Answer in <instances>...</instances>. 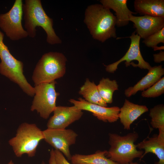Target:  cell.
Segmentation results:
<instances>
[{
	"mask_svg": "<svg viewBox=\"0 0 164 164\" xmlns=\"http://www.w3.org/2000/svg\"><path fill=\"white\" fill-rule=\"evenodd\" d=\"M127 0H101L100 2L104 6L112 9L115 12L116 26L121 27L128 24L129 16L136 12L130 10L127 5Z\"/></svg>",
	"mask_w": 164,
	"mask_h": 164,
	"instance_id": "e0dca14e",
	"label": "cell"
},
{
	"mask_svg": "<svg viewBox=\"0 0 164 164\" xmlns=\"http://www.w3.org/2000/svg\"><path fill=\"white\" fill-rule=\"evenodd\" d=\"M154 61L156 63H160L164 60V52L161 50L158 53L153 54Z\"/></svg>",
	"mask_w": 164,
	"mask_h": 164,
	"instance_id": "484cf974",
	"label": "cell"
},
{
	"mask_svg": "<svg viewBox=\"0 0 164 164\" xmlns=\"http://www.w3.org/2000/svg\"><path fill=\"white\" fill-rule=\"evenodd\" d=\"M129 20L133 23L135 32L144 39L164 27V17L148 15L137 16L131 15Z\"/></svg>",
	"mask_w": 164,
	"mask_h": 164,
	"instance_id": "4fadbf2b",
	"label": "cell"
},
{
	"mask_svg": "<svg viewBox=\"0 0 164 164\" xmlns=\"http://www.w3.org/2000/svg\"><path fill=\"white\" fill-rule=\"evenodd\" d=\"M134 6L140 15L164 17V0H135Z\"/></svg>",
	"mask_w": 164,
	"mask_h": 164,
	"instance_id": "ac0fdd59",
	"label": "cell"
},
{
	"mask_svg": "<svg viewBox=\"0 0 164 164\" xmlns=\"http://www.w3.org/2000/svg\"><path fill=\"white\" fill-rule=\"evenodd\" d=\"M44 140L70 160V146L76 143L77 134L71 129H52L43 131Z\"/></svg>",
	"mask_w": 164,
	"mask_h": 164,
	"instance_id": "9c48e42d",
	"label": "cell"
},
{
	"mask_svg": "<svg viewBox=\"0 0 164 164\" xmlns=\"http://www.w3.org/2000/svg\"><path fill=\"white\" fill-rule=\"evenodd\" d=\"M131 39L129 47L125 55L117 61L106 66L105 70L109 73H114L118 69V65L122 62L125 61L126 67L132 65L135 67H138L141 69L148 70L152 67L144 59L140 49L141 38L135 31L128 37Z\"/></svg>",
	"mask_w": 164,
	"mask_h": 164,
	"instance_id": "30bf717a",
	"label": "cell"
},
{
	"mask_svg": "<svg viewBox=\"0 0 164 164\" xmlns=\"http://www.w3.org/2000/svg\"><path fill=\"white\" fill-rule=\"evenodd\" d=\"M7 164H14V162L12 160H11Z\"/></svg>",
	"mask_w": 164,
	"mask_h": 164,
	"instance_id": "f1b7e54d",
	"label": "cell"
},
{
	"mask_svg": "<svg viewBox=\"0 0 164 164\" xmlns=\"http://www.w3.org/2000/svg\"><path fill=\"white\" fill-rule=\"evenodd\" d=\"M159 130L158 135L155 134L151 137H148L136 145L137 148L145 150L140 160L150 152L155 155L159 159L154 164H164V131Z\"/></svg>",
	"mask_w": 164,
	"mask_h": 164,
	"instance_id": "5bb4252c",
	"label": "cell"
},
{
	"mask_svg": "<svg viewBox=\"0 0 164 164\" xmlns=\"http://www.w3.org/2000/svg\"><path fill=\"white\" fill-rule=\"evenodd\" d=\"M107 151H98L88 155L75 154L72 155V164H119L106 157Z\"/></svg>",
	"mask_w": 164,
	"mask_h": 164,
	"instance_id": "d6986e66",
	"label": "cell"
},
{
	"mask_svg": "<svg viewBox=\"0 0 164 164\" xmlns=\"http://www.w3.org/2000/svg\"><path fill=\"white\" fill-rule=\"evenodd\" d=\"M164 93V77L161 78L152 86L144 91L141 96L145 97H155Z\"/></svg>",
	"mask_w": 164,
	"mask_h": 164,
	"instance_id": "603a6c76",
	"label": "cell"
},
{
	"mask_svg": "<svg viewBox=\"0 0 164 164\" xmlns=\"http://www.w3.org/2000/svg\"><path fill=\"white\" fill-rule=\"evenodd\" d=\"M147 74L133 87H130L125 91L126 97H129L138 91H144L151 87L164 74V69L162 65L152 67Z\"/></svg>",
	"mask_w": 164,
	"mask_h": 164,
	"instance_id": "9a60e30c",
	"label": "cell"
},
{
	"mask_svg": "<svg viewBox=\"0 0 164 164\" xmlns=\"http://www.w3.org/2000/svg\"><path fill=\"white\" fill-rule=\"evenodd\" d=\"M138 137V134L136 132L128 133L124 136L109 133L108 143L110 147L106 156L119 164L130 163L135 158L140 159L144 152L138 150L134 144Z\"/></svg>",
	"mask_w": 164,
	"mask_h": 164,
	"instance_id": "3957f363",
	"label": "cell"
},
{
	"mask_svg": "<svg viewBox=\"0 0 164 164\" xmlns=\"http://www.w3.org/2000/svg\"><path fill=\"white\" fill-rule=\"evenodd\" d=\"M82 111L74 105L56 106L53 111V115L47 123V128L52 129H66L81 118L84 113Z\"/></svg>",
	"mask_w": 164,
	"mask_h": 164,
	"instance_id": "8fae6325",
	"label": "cell"
},
{
	"mask_svg": "<svg viewBox=\"0 0 164 164\" xmlns=\"http://www.w3.org/2000/svg\"><path fill=\"white\" fill-rule=\"evenodd\" d=\"M24 27L28 36L34 38L37 27H40L47 35L46 41L53 45L62 41L53 28V19L48 16L44 10L40 0H25L22 5Z\"/></svg>",
	"mask_w": 164,
	"mask_h": 164,
	"instance_id": "7a4b0ae2",
	"label": "cell"
},
{
	"mask_svg": "<svg viewBox=\"0 0 164 164\" xmlns=\"http://www.w3.org/2000/svg\"><path fill=\"white\" fill-rule=\"evenodd\" d=\"M99 94L103 100L107 104L113 101V95L114 91L118 90V85L115 80L103 78L97 85Z\"/></svg>",
	"mask_w": 164,
	"mask_h": 164,
	"instance_id": "44dd1931",
	"label": "cell"
},
{
	"mask_svg": "<svg viewBox=\"0 0 164 164\" xmlns=\"http://www.w3.org/2000/svg\"><path fill=\"white\" fill-rule=\"evenodd\" d=\"M57 84L55 80L35 86V96L30 110L36 111L40 117L44 119L48 118L56 107V101L60 93L55 90Z\"/></svg>",
	"mask_w": 164,
	"mask_h": 164,
	"instance_id": "52a82bcc",
	"label": "cell"
},
{
	"mask_svg": "<svg viewBox=\"0 0 164 164\" xmlns=\"http://www.w3.org/2000/svg\"><path fill=\"white\" fill-rule=\"evenodd\" d=\"M4 36V33L0 30V73L17 84L28 95L32 97L35 94L34 88L24 75L23 63L10 53L3 42Z\"/></svg>",
	"mask_w": 164,
	"mask_h": 164,
	"instance_id": "5b68a950",
	"label": "cell"
},
{
	"mask_svg": "<svg viewBox=\"0 0 164 164\" xmlns=\"http://www.w3.org/2000/svg\"><path fill=\"white\" fill-rule=\"evenodd\" d=\"M150 124L154 128L164 131V106L162 104L154 106L150 109Z\"/></svg>",
	"mask_w": 164,
	"mask_h": 164,
	"instance_id": "7402d4cb",
	"label": "cell"
},
{
	"mask_svg": "<svg viewBox=\"0 0 164 164\" xmlns=\"http://www.w3.org/2000/svg\"><path fill=\"white\" fill-rule=\"evenodd\" d=\"M69 101L78 109L91 112L98 119L104 122L112 123L119 119L120 108L118 106L103 107L88 102L81 97L78 101L70 99Z\"/></svg>",
	"mask_w": 164,
	"mask_h": 164,
	"instance_id": "7c38bea8",
	"label": "cell"
},
{
	"mask_svg": "<svg viewBox=\"0 0 164 164\" xmlns=\"http://www.w3.org/2000/svg\"><path fill=\"white\" fill-rule=\"evenodd\" d=\"M148 111V108L146 106L135 104L125 99L123 106L120 108L119 118L124 129L130 130L133 122Z\"/></svg>",
	"mask_w": 164,
	"mask_h": 164,
	"instance_id": "2e32d148",
	"label": "cell"
},
{
	"mask_svg": "<svg viewBox=\"0 0 164 164\" xmlns=\"http://www.w3.org/2000/svg\"><path fill=\"white\" fill-rule=\"evenodd\" d=\"M142 43L147 47L154 48L155 50L158 44L160 43H164V27L144 39Z\"/></svg>",
	"mask_w": 164,
	"mask_h": 164,
	"instance_id": "cb8c5ba5",
	"label": "cell"
},
{
	"mask_svg": "<svg viewBox=\"0 0 164 164\" xmlns=\"http://www.w3.org/2000/svg\"><path fill=\"white\" fill-rule=\"evenodd\" d=\"M54 155L56 164H71L64 155L58 150H54Z\"/></svg>",
	"mask_w": 164,
	"mask_h": 164,
	"instance_id": "d4e9b609",
	"label": "cell"
},
{
	"mask_svg": "<svg viewBox=\"0 0 164 164\" xmlns=\"http://www.w3.org/2000/svg\"><path fill=\"white\" fill-rule=\"evenodd\" d=\"M41 164H46V163L44 161H43L41 163Z\"/></svg>",
	"mask_w": 164,
	"mask_h": 164,
	"instance_id": "f546056e",
	"label": "cell"
},
{
	"mask_svg": "<svg viewBox=\"0 0 164 164\" xmlns=\"http://www.w3.org/2000/svg\"><path fill=\"white\" fill-rule=\"evenodd\" d=\"M49 164H56L54 155V149H52L50 152Z\"/></svg>",
	"mask_w": 164,
	"mask_h": 164,
	"instance_id": "4316f807",
	"label": "cell"
},
{
	"mask_svg": "<svg viewBox=\"0 0 164 164\" xmlns=\"http://www.w3.org/2000/svg\"><path fill=\"white\" fill-rule=\"evenodd\" d=\"M79 93L88 102L105 107L108 106L107 104L100 96L97 85L87 78L86 79L84 84L80 88Z\"/></svg>",
	"mask_w": 164,
	"mask_h": 164,
	"instance_id": "ffe728a7",
	"label": "cell"
},
{
	"mask_svg": "<svg viewBox=\"0 0 164 164\" xmlns=\"http://www.w3.org/2000/svg\"><path fill=\"white\" fill-rule=\"evenodd\" d=\"M84 22L92 37L102 43L116 38V18L110 9L101 4H95L86 9Z\"/></svg>",
	"mask_w": 164,
	"mask_h": 164,
	"instance_id": "6da1fadb",
	"label": "cell"
},
{
	"mask_svg": "<svg viewBox=\"0 0 164 164\" xmlns=\"http://www.w3.org/2000/svg\"><path fill=\"white\" fill-rule=\"evenodd\" d=\"M139 164L137 162H132L130 163H126V164Z\"/></svg>",
	"mask_w": 164,
	"mask_h": 164,
	"instance_id": "83f0119b",
	"label": "cell"
},
{
	"mask_svg": "<svg viewBox=\"0 0 164 164\" xmlns=\"http://www.w3.org/2000/svg\"><path fill=\"white\" fill-rule=\"evenodd\" d=\"M23 4L22 0H15L8 12L0 14V28L12 41L19 40L28 36L22 25Z\"/></svg>",
	"mask_w": 164,
	"mask_h": 164,
	"instance_id": "ba28073f",
	"label": "cell"
},
{
	"mask_svg": "<svg viewBox=\"0 0 164 164\" xmlns=\"http://www.w3.org/2000/svg\"><path fill=\"white\" fill-rule=\"evenodd\" d=\"M44 138L43 131L35 124L24 122L19 126L15 135L8 143L16 157H20L26 154L29 157H33Z\"/></svg>",
	"mask_w": 164,
	"mask_h": 164,
	"instance_id": "8992f818",
	"label": "cell"
},
{
	"mask_svg": "<svg viewBox=\"0 0 164 164\" xmlns=\"http://www.w3.org/2000/svg\"><path fill=\"white\" fill-rule=\"evenodd\" d=\"M67 61L66 57L61 53L50 52L44 54L33 73L32 79L35 86L63 77L66 73Z\"/></svg>",
	"mask_w": 164,
	"mask_h": 164,
	"instance_id": "277c9868",
	"label": "cell"
}]
</instances>
